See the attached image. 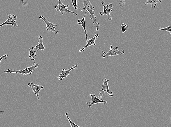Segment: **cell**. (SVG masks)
Instances as JSON below:
<instances>
[{
	"label": "cell",
	"mask_w": 171,
	"mask_h": 127,
	"mask_svg": "<svg viewBox=\"0 0 171 127\" xmlns=\"http://www.w3.org/2000/svg\"><path fill=\"white\" fill-rule=\"evenodd\" d=\"M91 97L92 100L90 102H87V104L89 105V108H91L93 106V104H98L99 103H102L104 104H106L107 103V101H104L101 100L96 97L95 95L90 94L89 95Z\"/></svg>",
	"instance_id": "cell-11"
},
{
	"label": "cell",
	"mask_w": 171,
	"mask_h": 127,
	"mask_svg": "<svg viewBox=\"0 0 171 127\" xmlns=\"http://www.w3.org/2000/svg\"><path fill=\"white\" fill-rule=\"evenodd\" d=\"M78 67L77 65H73L71 67V68L69 69H63L62 73H61L60 75L59 76L58 79L59 80L62 81L63 79L66 78L68 76H69L70 72L73 69H76V68Z\"/></svg>",
	"instance_id": "cell-9"
},
{
	"label": "cell",
	"mask_w": 171,
	"mask_h": 127,
	"mask_svg": "<svg viewBox=\"0 0 171 127\" xmlns=\"http://www.w3.org/2000/svg\"><path fill=\"white\" fill-rule=\"evenodd\" d=\"M4 112H5L4 111H0V113H2V114L4 113Z\"/></svg>",
	"instance_id": "cell-24"
},
{
	"label": "cell",
	"mask_w": 171,
	"mask_h": 127,
	"mask_svg": "<svg viewBox=\"0 0 171 127\" xmlns=\"http://www.w3.org/2000/svg\"><path fill=\"white\" fill-rule=\"evenodd\" d=\"M101 3L103 6L104 10L103 12H100V16H102L104 15H107L108 16V19L109 21L111 20L112 17L110 14L113 9L112 4H109L106 5L105 2L103 1Z\"/></svg>",
	"instance_id": "cell-5"
},
{
	"label": "cell",
	"mask_w": 171,
	"mask_h": 127,
	"mask_svg": "<svg viewBox=\"0 0 171 127\" xmlns=\"http://www.w3.org/2000/svg\"><path fill=\"white\" fill-rule=\"evenodd\" d=\"M71 2L72 3V5L74 8L75 9V10H77L78 8H80L81 10H82V9L79 6H78V5H77V0H71Z\"/></svg>",
	"instance_id": "cell-18"
},
{
	"label": "cell",
	"mask_w": 171,
	"mask_h": 127,
	"mask_svg": "<svg viewBox=\"0 0 171 127\" xmlns=\"http://www.w3.org/2000/svg\"><path fill=\"white\" fill-rule=\"evenodd\" d=\"M35 46L32 47L31 48L29 49V58L31 61H35L36 57V52L38 50L35 51L34 48Z\"/></svg>",
	"instance_id": "cell-14"
},
{
	"label": "cell",
	"mask_w": 171,
	"mask_h": 127,
	"mask_svg": "<svg viewBox=\"0 0 171 127\" xmlns=\"http://www.w3.org/2000/svg\"><path fill=\"white\" fill-rule=\"evenodd\" d=\"M83 2L84 5L83 9L84 10H86L89 12L90 16L89 19L92 20L93 24L96 27V31H98V28L100 27V25L99 23L97 21L96 17L95 16L94 7L91 4L89 0H83Z\"/></svg>",
	"instance_id": "cell-1"
},
{
	"label": "cell",
	"mask_w": 171,
	"mask_h": 127,
	"mask_svg": "<svg viewBox=\"0 0 171 127\" xmlns=\"http://www.w3.org/2000/svg\"><path fill=\"white\" fill-rule=\"evenodd\" d=\"M8 54H5L4 55L0 57V63H1L2 61V60L3 59H6L7 57H8Z\"/></svg>",
	"instance_id": "cell-22"
},
{
	"label": "cell",
	"mask_w": 171,
	"mask_h": 127,
	"mask_svg": "<svg viewBox=\"0 0 171 127\" xmlns=\"http://www.w3.org/2000/svg\"><path fill=\"white\" fill-rule=\"evenodd\" d=\"M109 81V79H105L103 82V84L102 86V89L99 90L100 93L98 95V97L102 99L105 95V92H106L107 93L109 97H113V92L110 91L109 89V85H108V83Z\"/></svg>",
	"instance_id": "cell-4"
},
{
	"label": "cell",
	"mask_w": 171,
	"mask_h": 127,
	"mask_svg": "<svg viewBox=\"0 0 171 127\" xmlns=\"http://www.w3.org/2000/svg\"><path fill=\"white\" fill-rule=\"evenodd\" d=\"M127 29H128V26L125 24V23H123L121 25L122 32L123 33H125Z\"/></svg>",
	"instance_id": "cell-19"
},
{
	"label": "cell",
	"mask_w": 171,
	"mask_h": 127,
	"mask_svg": "<svg viewBox=\"0 0 171 127\" xmlns=\"http://www.w3.org/2000/svg\"><path fill=\"white\" fill-rule=\"evenodd\" d=\"M39 66L38 64H37L35 61H34L33 64L32 65V66L28 67L26 68L24 70H12L11 69H8V70H5L4 72L5 73H7L8 72L10 74L15 73L16 74H23V75H26L27 74H29L31 76L32 72L34 70H35Z\"/></svg>",
	"instance_id": "cell-2"
},
{
	"label": "cell",
	"mask_w": 171,
	"mask_h": 127,
	"mask_svg": "<svg viewBox=\"0 0 171 127\" xmlns=\"http://www.w3.org/2000/svg\"><path fill=\"white\" fill-rule=\"evenodd\" d=\"M99 37V36L98 34H95L92 38L91 39L88 41L87 42V44H86V46H85L83 48L81 49L79 51V52L84 51V50L86 48H87L88 47L92 46V45L95 46V45H96V43H95V41Z\"/></svg>",
	"instance_id": "cell-12"
},
{
	"label": "cell",
	"mask_w": 171,
	"mask_h": 127,
	"mask_svg": "<svg viewBox=\"0 0 171 127\" xmlns=\"http://www.w3.org/2000/svg\"><path fill=\"white\" fill-rule=\"evenodd\" d=\"M59 4L58 5H55V8L57 12H60L61 14L63 15L64 12H69V13L75 14V15L77 16V14L75 12L71 11L68 10L67 8L70 5H68L67 6H65L62 3L61 0H58Z\"/></svg>",
	"instance_id": "cell-6"
},
{
	"label": "cell",
	"mask_w": 171,
	"mask_h": 127,
	"mask_svg": "<svg viewBox=\"0 0 171 127\" xmlns=\"http://www.w3.org/2000/svg\"><path fill=\"white\" fill-rule=\"evenodd\" d=\"M28 86L32 88V91H33L34 93H35V95H36L38 100H40V99L39 98V92H40L41 90L44 89V86L35 84L33 83H29Z\"/></svg>",
	"instance_id": "cell-10"
},
{
	"label": "cell",
	"mask_w": 171,
	"mask_h": 127,
	"mask_svg": "<svg viewBox=\"0 0 171 127\" xmlns=\"http://www.w3.org/2000/svg\"><path fill=\"white\" fill-rule=\"evenodd\" d=\"M21 1H22V4H24L25 0H22Z\"/></svg>",
	"instance_id": "cell-23"
},
{
	"label": "cell",
	"mask_w": 171,
	"mask_h": 127,
	"mask_svg": "<svg viewBox=\"0 0 171 127\" xmlns=\"http://www.w3.org/2000/svg\"><path fill=\"white\" fill-rule=\"evenodd\" d=\"M38 45L35 47L37 50H41L43 51L46 48L43 44V37L42 36H38Z\"/></svg>",
	"instance_id": "cell-15"
},
{
	"label": "cell",
	"mask_w": 171,
	"mask_h": 127,
	"mask_svg": "<svg viewBox=\"0 0 171 127\" xmlns=\"http://www.w3.org/2000/svg\"><path fill=\"white\" fill-rule=\"evenodd\" d=\"M7 20L4 23L0 24V27L4 26V25H11L12 26H15L16 28H18V25L16 23V21L17 20V16L14 15H11V14H9L8 17H7Z\"/></svg>",
	"instance_id": "cell-8"
},
{
	"label": "cell",
	"mask_w": 171,
	"mask_h": 127,
	"mask_svg": "<svg viewBox=\"0 0 171 127\" xmlns=\"http://www.w3.org/2000/svg\"><path fill=\"white\" fill-rule=\"evenodd\" d=\"M161 2L162 0H147L145 5L150 4L152 5V8L155 9L157 5V3H161Z\"/></svg>",
	"instance_id": "cell-16"
},
{
	"label": "cell",
	"mask_w": 171,
	"mask_h": 127,
	"mask_svg": "<svg viewBox=\"0 0 171 127\" xmlns=\"http://www.w3.org/2000/svg\"><path fill=\"white\" fill-rule=\"evenodd\" d=\"M39 19H41L46 24V30L49 32L55 33V34H57L59 33V31L58 30H56V28L55 26H57V25L54 24L53 23H50V22L47 20L45 17H44L41 15H39Z\"/></svg>",
	"instance_id": "cell-7"
},
{
	"label": "cell",
	"mask_w": 171,
	"mask_h": 127,
	"mask_svg": "<svg viewBox=\"0 0 171 127\" xmlns=\"http://www.w3.org/2000/svg\"><path fill=\"white\" fill-rule=\"evenodd\" d=\"M125 4V0H120L119 3V6L121 8H123Z\"/></svg>",
	"instance_id": "cell-21"
},
{
	"label": "cell",
	"mask_w": 171,
	"mask_h": 127,
	"mask_svg": "<svg viewBox=\"0 0 171 127\" xmlns=\"http://www.w3.org/2000/svg\"><path fill=\"white\" fill-rule=\"evenodd\" d=\"M110 50L107 53H106V52H103L102 51V58H107L109 57H113L117 55H121L125 53V50H123L122 51H120L118 50V47H117L116 48H114L112 46L110 47Z\"/></svg>",
	"instance_id": "cell-3"
},
{
	"label": "cell",
	"mask_w": 171,
	"mask_h": 127,
	"mask_svg": "<svg viewBox=\"0 0 171 127\" xmlns=\"http://www.w3.org/2000/svg\"><path fill=\"white\" fill-rule=\"evenodd\" d=\"M65 115L66 117V118L68 119V121L69 122L70 125H71V126L72 127H80V126H78V125H77L76 124H75V123L73 122L71 119L69 118V117H68V112H66L65 114Z\"/></svg>",
	"instance_id": "cell-17"
},
{
	"label": "cell",
	"mask_w": 171,
	"mask_h": 127,
	"mask_svg": "<svg viewBox=\"0 0 171 127\" xmlns=\"http://www.w3.org/2000/svg\"><path fill=\"white\" fill-rule=\"evenodd\" d=\"M159 30H165L166 31L168 32L170 34H171V26H169L168 27H166V28H160Z\"/></svg>",
	"instance_id": "cell-20"
},
{
	"label": "cell",
	"mask_w": 171,
	"mask_h": 127,
	"mask_svg": "<svg viewBox=\"0 0 171 127\" xmlns=\"http://www.w3.org/2000/svg\"><path fill=\"white\" fill-rule=\"evenodd\" d=\"M87 13V11L86 10L85 13L84 17L82 19H79L78 21H77V24L79 25H81L82 26L83 28L85 33L86 36V41H87V42L88 41V37H87V30L86 29V21H85V17Z\"/></svg>",
	"instance_id": "cell-13"
}]
</instances>
